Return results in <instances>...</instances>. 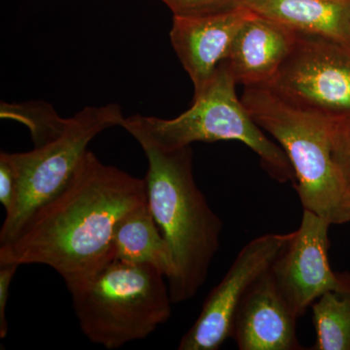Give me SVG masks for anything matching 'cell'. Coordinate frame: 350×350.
Returning <instances> with one entry per match:
<instances>
[{
	"instance_id": "2",
	"label": "cell",
	"mask_w": 350,
	"mask_h": 350,
	"mask_svg": "<svg viewBox=\"0 0 350 350\" xmlns=\"http://www.w3.org/2000/svg\"><path fill=\"white\" fill-rule=\"evenodd\" d=\"M148 160L147 204L172 250L167 280L172 303L194 298L220 247L223 222L198 187L191 146L165 149L137 138Z\"/></svg>"
},
{
	"instance_id": "8",
	"label": "cell",
	"mask_w": 350,
	"mask_h": 350,
	"mask_svg": "<svg viewBox=\"0 0 350 350\" xmlns=\"http://www.w3.org/2000/svg\"><path fill=\"white\" fill-rule=\"evenodd\" d=\"M290 238L291 232L262 234L241 248L224 278L206 297L195 323L182 337L179 350H217L231 338L243 297L269 271Z\"/></svg>"
},
{
	"instance_id": "12",
	"label": "cell",
	"mask_w": 350,
	"mask_h": 350,
	"mask_svg": "<svg viewBox=\"0 0 350 350\" xmlns=\"http://www.w3.org/2000/svg\"><path fill=\"white\" fill-rule=\"evenodd\" d=\"M297 36L298 32L286 25L253 12L225 59L237 84L269 86L291 54Z\"/></svg>"
},
{
	"instance_id": "9",
	"label": "cell",
	"mask_w": 350,
	"mask_h": 350,
	"mask_svg": "<svg viewBox=\"0 0 350 350\" xmlns=\"http://www.w3.org/2000/svg\"><path fill=\"white\" fill-rule=\"evenodd\" d=\"M326 219L304 211L300 227L269 268L276 286L297 317L326 292L345 287L347 275L334 273L329 262Z\"/></svg>"
},
{
	"instance_id": "7",
	"label": "cell",
	"mask_w": 350,
	"mask_h": 350,
	"mask_svg": "<svg viewBox=\"0 0 350 350\" xmlns=\"http://www.w3.org/2000/svg\"><path fill=\"white\" fill-rule=\"evenodd\" d=\"M268 87L332 122L349 118L350 50L332 39L298 32L291 54Z\"/></svg>"
},
{
	"instance_id": "13",
	"label": "cell",
	"mask_w": 350,
	"mask_h": 350,
	"mask_svg": "<svg viewBox=\"0 0 350 350\" xmlns=\"http://www.w3.org/2000/svg\"><path fill=\"white\" fill-rule=\"evenodd\" d=\"M243 6L295 31L323 36L350 50V0H246Z\"/></svg>"
},
{
	"instance_id": "20",
	"label": "cell",
	"mask_w": 350,
	"mask_h": 350,
	"mask_svg": "<svg viewBox=\"0 0 350 350\" xmlns=\"http://www.w3.org/2000/svg\"><path fill=\"white\" fill-rule=\"evenodd\" d=\"M20 266L15 264L0 265V338H5L8 334L6 317L7 303L10 293L11 283Z\"/></svg>"
},
{
	"instance_id": "5",
	"label": "cell",
	"mask_w": 350,
	"mask_h": 350,
	"mask_svg": "<svg viewBox=\"0 0 350 350\" xmlns=\"http://www.w3.org/2000/svg\"><path fill=\"white\" fill-rule=\"evenodd\" d=\"M165 278L148 265L111 260L70 292L82 333L109 350L144 340L172 315Z\"/></svg>"
},
{
	"instance_id": "19",
	"label": "cell",
	"mask_w": 350,
	"mask_h": 350,
	"mask_svg": "<svg viewBox=\"0 0 350 350\" xmlns=\"http://www.w3.org/2000/svg\"><path fill=\"white\" fill-rule=\"evenodd\" d=\"M18 199V182L15 170L9 162L5 152L0 154V202L6 215L12 213Z\"/></svg>"
},
{
	"instance_id": "14",
	"label": "cell",
	"mask_w": 350,
	"mask_h": 350,
	"mask_svg": "<svg viewBox=\"0 0 350 350\" xmlns=\"http://www.w3.org/2000/svg\"><path fill=\"white\" fill-rule=\"evenodd\" d=\"M112 257L154 267L167 280L174 273L172 250L147 202L133 209L119 221L113 234Z\"/></svg>"
},
{
	"instance_id": "1",
	"label": "cell",
	"mask_w": 350,
	"mask_h": 350,
	"mask_svg": "<svg viewBox=\"0 0 350 350\" xmlns=\"http://www.w3.org/2000/svg\"><path fill=\"white\" fill-rule=\"evenodd\" d=\"M146 202L145 179L105 165L89 150L66 187L0 244V265H45L72 292L113 260L115 228Z\"/></svg>"
},
{
	"instance_id": "4",
	"label": "cell",
	"mask_w": 350,
	"mask_h": 350,
	"mask_svg": "<svg viewBox=\"0 0 350 350\" xmlns=\"http://www.w3.org/2000/svg\"><path fill=\"white\" fill-rule=\"evenodd\" d=\"M236 85L224 61L202 91L194 94L187 111L174 119L133 115L124 119L121 128L135 139L144 138L165 149L191 146L194 142L237 140L257 154L273 179L294 184V170L286 154L251 117L237 96Z\"/></svg>"
},
{
	"instance_id": "17",
	"label": "cell",
	"mask_w": 350,
	"mask_h": 350,
	"mask_svg": "<svg viewBox=\"0 0 350 350\" xmlns=\"http://www.w3.org/2000/svg\"><path fill=\"white\" fill-rule=\"evenodd\" d=\"M174 17H199L225 12L244 5L246 0H161Z\"/></svg>"
},
{
	"instance_id": "6",
	"label": "cell",
	"mask_w": 350,
	"mask_h": 350,
	"mask_svg": "<svg viewBox=\"0 0 350 350\" xmlns=\"http://www.w3.org/2000/svg\"><path fill=\"white\" fill-rule=\"evenodd\" d=\"M125 118L118 105L85 107L68 118L63 133L47 144L22 153L5 152L17 177L18 199L0 229V244L15 238L39 207L66 187L90 142L101 131L121 126Z\"/></svg>"
},
{
	"instance_id": "10",
	"label": "cell",
	"mask_w": 350,
	"mask_h": 350,
	"mask_svg": "<svg viewBox=\"0 0 350 350\" xmlns=\"http://www.w3.org/2000/svg\"><path fill=\"white\" fill-rule=\"evenodd\" d=\"M252 13L241 6L199 17H174L170 42L192 80L194 94L202 91L227 59L237 34Z\"/></svg>"
},
{
	"instance_id": "15",
	"label": "cell",
	"mask_w": 350,
	"mask_h": 350,
	"mask_svg": "<svg viewBox=\"0 0 350 350\" xmlns=\"http://www.w3.org/2000/svg\"><path fill=\"white\" fill-rule=\"evenodd\" d=\"M317 340L312 350H350V275L345 288L326 292L312 304Z\"/></svg>"
},
{
	"instance_id": "18",
	"label": "cell",
	"mask_w": 350,
	"mask_h": 350,
	"mask_svg": "<svg viewBox=\"0 0 350 350\" xmlns=\"http://www.w3.org/2000/svg\"><path fill=\"white\" fill-rule=\"evenodd\" d=\"M332 152L334 161L350 187V117L333 122Z\"/></svg>"
},
{
	"instance_id": "3",
	"label": "cell",
	"mask_w": 350,
	"mask_h": 350,
	"mask_svg": "<svg viewBox=\"0 0 350 350\" xmlns=\"http://www.w3.org/2000/svg\"><path fill=\"white\" fill-rule=\"evenodd\" d=\"M241 101L289 159L304 211L332 225L349 222L350 187L334 161L333 122L292 105L269 87H245Z\"/></svg>"
},
{
	"instance_id": "11",
	"label": "cell",
	"mask_w": 350,
	"mask_h": 350,
	"mask_svg": "<svg viewBox=\"0 0 350 350\" xmlns=\"http://www.w3.org/2000/svg\"><path fill=\"white\" fill-rule=\"evenodd\" d=\"M297 320L269 269L243 297L231 338L239 350L303 349L297 337Z\"/></svg>"
},
{
	"instance_id": "16",
	"label": "cell",
	"mask_w": 350,
	"mask_h": 350,
	"mask_svg": "<svg viewBox=\"0 0 350 350\" xmlns=\"http://www.w3.org/2000/svg\"><path fill=\"white\" fill-rule=\"evenodd\" d=\"M1 118L22 122L31 133L34 147L41 146L63 133L68 118L59 116L52 105L46 103H25L22 105H1Z\"/></svg>"
}]
</instances>
